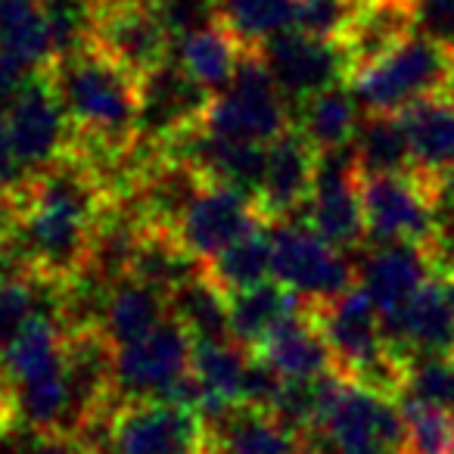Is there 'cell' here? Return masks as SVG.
<instances>
[{
    "label": "cell",
    "mask_w": 454,
    "mask_h": 454,
    "mask_svg": "<svg viewBox=\"0 0 454 454\" xmlns=\"http://www.w3.org/2000/svg\"><path fill=\"white\" fill-rule=\"evenodd\" d=\"M109 200L94 168L66 153L16 196V224L0 243L26 274L63 286L88 265L97 221Z\"/></svg>",
    "instance_id": "cell-1"
},
{
    "label": "cell",
    "mask_w": 454,
    "mask_h": 454,
    "mask_svg": "<svg viewBox=\"0 0 454 454\" xmlns=\"http://www.w3.org/2000/svg\"><path fill=\"white\" fill-rule=\"evenodd\" d=\"M51 82L72 121V150L88 165L125 153L137 140L140 78L103 57L97 47H82L53 63Z\"/></svg>",
    "instance_id": "cell-2"
},
{
    "label": "cell",
    "mask_w": 454,
    "mask_h": 454,
    "mask_svg": "<svg viewBox=\"0 0 454 454\" xmlns=\"http://www.w3.org/2000/svg\"><path fill=\"white\" fill-rule=\"evenodd\" d=\"M10 420L32 433H63L69 427L66 327L57 315L38 311L20 340L0 358Z\"/></svg>",
    "instance_id": "cell-3"
},
{
    "label": "cell",
    "mask_w": 454,
    "mask_h": 454,
    "mask_svg": "<svg viewBox=\"0 0 454 454\" xmlns=\"http://www.w3.org/2000/svg\"><path fill=\"white\" fill-rule=\"evenodd\" d=\"M75 439L94 454H202L208 448V427L190 404L150 398L113 402Z\"/></svg>",
    "instance_id": "cell-4"
},
{
    "label": "cell",
    "mask_w": 454,
    "mask_h": 454,
    "mask_svg": "<svg viewBox=\"0 0 454 454\" xmlns=\"http://www.w3.org/2000/svg\"><path fill=\"white\" fill-rule=\"evenodd\" d=\"M454 72V51L442 41L414 32L383 59L348 78L364 113H402L427 97L448 94Z\"/></svg>",
    "instance_id": "cell-5"
},
{
    "label": "cell",
    "mask_w": 454,
    "mask_h": 454,
    "mask_svg": "<svg viewBox=\"0 0 454 454\" xmlns=\"http://www.w3.org/2000/svg\"><path fill=\"white\" fill-rule=\"evenodd\" d=\"M193 336L181 321L168 317L140 340L115 348L113 389L115 402H181L196 408V383L190 377L193 364Z\"/></svg>",
    "instance_id": "cell-6"
},
{
    "label": "cell",
    "mask_w": 454,
    "mask_h": 454,
    "mask_svg": "<svg viewBox=\"0 0 454 454\" xmlns=\"http://www.w3.org/2000/svg\"><path fill=\"white\" fill-rule=\"evenodd\" d=\"M290 125L293 106L280 94L278 82L271 78L268 66L262 63L259 51L247 53L234 82L212 97L206 119H202V131H208L212 137L262 146L280 137Z\"/></svg>",
    "instance_id": "cell-7"
},
{
    "label": "cell",
    "mask_w": 454,
    "mask_h": 454,
    "mask_svg": "<svg viewBox=\"0 0 454 454\" xmlns=\"http://www.w3.org/2000/svg\"><path fill=\"white\" fill-rule=\"evenodd\" d=\"M274 280L296 293L309 309L327 305L355 286V265L342 249L315 234L305 221L271 224Z\"/></svg>",
    "instance_id": "cell-8"
},
{
    "label": "cell",
    "mask_w": 454,
    "mask_h": 454,
    "mask_svg": "<svg viewBox=\"0 0 454 454\" xmlns=\"http://www.w3.org/2000/svg\"><path fill=\"white\" fill-rule=\"evenodd\" d=\"M90 47L144 82L171 59L175 35L150 0H94Z\"/></svg>",
    "instance_id": "cell-9"
},
{
    "label": "cell",
    "mask_w": 454,
    "mask_h": 454,
    "mask_svg": "<svg viewBox=\"0 0 454 454\" xmlns=\"http://www.w3.org/2000/svg\"><path fill=\"white\" fill-rule=\"evenodd\" d=\"M448 177V175H445ZM445 177L420 171L402 175H361L367 240L371 243H423L433 231L435 196Z\"/></svg>",
    "instance_id": "cell-10"
},
{
    "label": "cell",
    "mask_w": 454,
    "mask_h": 454,
    "mask_svg": "<svg viewBox=\"0 0 454 454\" xmlns=\"http://www.w3.org/2000/svg\"><path fill=\"white\" fill-rule=\"evenodd\" d=\"M7 131L16 159L32 181L72 150V121L53 88L51 72L35 75L7 103Z\"/></svg>",
    "instance_id": "cell-11"
},
{
    "label": "cell",
    "mask_w": 454,
    "mask_h": 454,
    "mask_svg": "<svg viewBox=\"0 0 454 454\" xmlns=\"http://www.w3.org/2000/svg\"><path fill=\"white\" fill-rule=\"evenodd\" d=\"M302 221L336 249L348 253L367 240L361 175L355 168L352 146L317 156V175L305 202Z\"/></svg>",
    "instance_id": "cell-12"
},
{
    "label": "cell",
    "mask_w": 454,
    "mask_h": 454,
    "mask_svg": "<svg viewBox=\"0 0 454 454\" xmlns=\"http://www.w3.org/2000/svg\"><path fill=\"white\" fill-rule=\"evenodd\" d=\"M259 224H265V215L259 212V202L253 193L231 187V184L206 181L177 218L175 234L184 243V249L206 265L221 249L237 243Z\"/></svg>",
    "instance_id": "cell-13"
},
{
    "label": "cell",
    "mask_w": 454,
    "mask_h": 454,
    "mask_svg": "<svg viewBox=\"0 0 454 454\" xmlns=\"http://www.w3.org/2000/svg\"><path fill=\"white\" fill-rule=\"evenodd\" d=\"M259 57L278 82L280 94L290 100V106L309 100L311 94L330 88V84L348 82L352 75V63L340 41L311 38L296 28L265 41L259 47Z\"/></svg>",
    "instance_id": "cell-14"
},
{
    "label": "cell",
    "mask_w": 454,
    "mask_h": 454,
    "mask_svg": "<svg viewBox=\"0 0 454 454\" xmlns=\"http://www.w3.org/2000/svg\"><path fill=\"white\" fill-rule=\"evenodd\" d=\"M317 156L321 153L296 125H290L280 137L268 144L265 175H262L259 193H255V202H259V212L265 215V221H271V224L302 221L305 202H309L311 187H315Z\"/></svg>",
    "instance_id": "cell-15"
},
{
    "label": "cell",
    "mask_w": 454,
    "mask_h": 454,
    "mask_svg": "<svg viewBox=\"0 0 454 454\" xmlns=\"http://www.w3.org/2000/svg\"><path fill=\"white\" fill-rule=\"evenodd\" d=\"M215 94L193 82L175 59L159 66L140 82V125L137 137L162 146L175 134L200 128Z\"/></svg>",
    "instance_id": "cell-16"
},
{
    "label": "cell",
    "mask_w": 454,
    "mask_h": 454,
    "mask_svg": "<svg viewBox=\"0 0 454 454\" xmlns=\"http://www.w3.org/2000/svg\"><path fill=\"white\" fill-rule=\"evenodd\" d=\"M427 253L420 243H373L355 262V284L367 293L380 315L402 309L423 284H429Z\"/></svg>",
    "instance_id": "cell-17"
},
{
    "label": "cell",
    "mask_w": 454,
    "mask_h": 454,
    "mask_svg": "<svg viewBox=\"0 0 454 454\" xmlns=\"http://www.w3.org/2000/svg\"><path fill=\"white\" fill-rule=\"evenodd\" d=\"M383 327L389 346L404 361L420 355H454V317L439 280L423 284L402 309L383 315Z\"/></svg>",
    "instance_id": "cell-18"
},
{
    "label": "cell",
    "mask_w": 454,
    "mask_h": 454,
    "mask_svg": "<svg viewBox=\"0 0 454 454\" xmlns=\"http://www.w3.org/2000/svg\"><path fill=\"white\" fill-rule=\"evenodd\" d=\"M253 364L255 355L234 340L196 342L190 377L196 383V411L202 414V420H212L221 411L247 404Z\"/></svg>",
    "instance_id": "cell-19"
},
{
    "label": "cell",
    "mask_w": 454,
    "mask_h": 454,
    "mask_svg": "<svg viewBox=\"0 0 454 454\" xmlns=\"http://www.w3.org/2000/svg\"><path fill=\"white\" fill-rule=\"evenodd\" d=\"M417 32L414 0H361L340 44L352 63V75L383 59ZM348 75V78H352Z\"/></svg>",
    "instance_id": "cell-20"
},
{
    "label": "cell",
    "mask_w": 454,
    "mask_h": 454,
    "mask_svg": "<svg viewBox=\"0 0 454 454\" xmlns=\"http://www.w3.org/2000/svg\"><path fill=\"white\" fill-rule=\"evenodd\" d=\"M255 358L278 373L284 383H309V380L330 377L336 371V358L317 327L311 309L299 311L293 321H286L265 346L255 352Z\"/></svg>",
    "instance_id": "cell-21"
},
{
    "label": "cell",
    "mask_w": 454,
    "mask_h": 454,
    "mask_svg": "<svg viewBox=\"0 0 454 454\" xmlns=\"http://www.w3.org/2000/svg\"><path fill=\"white\" fill-rule=\"evenodd\" d=\"M208 448L221 454H305V442L265 408L240 404L206 420Z\"/></svg>",
    "instance_id": "cell-22"
},
{
    "label": "cell",
    "mask_w": 454,
    "mask_h": 454,
    "mask_svg": "<svg viewBox=\"0 0 454 454\" xmlns=\"http://www.w3.org/2000/svg\"><path fill=\"white\" fill-rule=\"evenodd\" d=\"M247 53H253V51H247L231 28H224L215 20L200 28H190V32L177 35L171 59H175L200 88H206L208 94H221L227 84L234 82L237 69H240V63L247 59Z\"/></svg>",
    "instance_id": "cell-23"
},
{
    "label": "cell",
    "mask_w": 454,
    "mask_h": 454,
    "mask_svg": "<svg viewBox=\"0 0 454 454\" xmlns=\"http://www.w3.org/2000/svg\"><path fill=\"white\" fill-rule=\"evenodd\" d=\"M309 305L278 280H265L253 290L234 293V296H227L231 340L255 355L286 321H293Z\"/></svg>",
    "instance_id": "cell-24"
},
{
    "label": "cell",
    "mask_w": 454,
    "mask_h": 454,
    "mask_svg": "<svg viewBox=\"0 0 454 454\" xmlns=\"http://www.w3.org/2000/svg\"><path fill=\"white\" fill-rule=\"evenodd\" d=\"M411 146L414 171L445 177L454 168V100L448 94L427 97L398 113Z\"/></svg>",
    "instance_id": "cell-25"
},
{
    "label": "cell",
    "mask_w": 454,
    "mask_h": 454,
    "mask_svg": "<svg viewBox=\"0 0 454 454\" xmlns=\"http://www.w3.org/2000/svg\"><path fill=\"white\" fill-rule=\"evenodd\" d=\"M361 119H364V109H361L355 90L348 88V82L330 84L293 106V125L315 144L317 153L352 146Z\"/></svg>",
    "instance_id": "cell-26"
},
{
    "label": "cell",
    "mask_w": 454,
    "mask_h": 454,
    "mask_svg": "<svg viewBox=\"0 0 454 454\" xmlns=\"http://www.w3.org/2000/svg\"><path fill=\"white\" fill-rule=\"evenodd\" d=\"M0 57L26 72H51L57 44L41 0H0Z\"/></svg>",
    "instance_id": "cell-27"
},
{
    "label": "cell",
    "mask_w": 454,
    "mask_h": 454,
    "mask_svg": "<svg viewBox=\"0 0 454 454\" xmlns=\"http://www.w3.org/2000/svg\"><path fill=\"white\" fill-rule=\"evenodd\" d=\"M168 317H171L168 293H162V290H156V286L125 274V278L115 280L113 290H109L100 330L106 333V340L119 348V346H128V342L140 340V336H146L162 321H168Z\"/></svg>",
    "instance_id": "cell-28"
},
{
    "label": "cell",
    "mask_w": 454,
    "mask_h": 454,
    "mask_svg": "<svg viewBox=\"0 0 454 454\" xmlns=\"http://www.w3.org/2000/svg\"><path fill=\"white\" fill-rule=\"evenodd\" d=\"M206 278L212 280L218 290H224L227 296L253 286L274 280V247H271V221L253 227L249 234H243L237 243H231L227 249H221L215 259H208L202 265Z\"/></svg>",
    "instance_id": "cell-29"
},
{
    "label": "cell",
    "mask_w": 454,
    "mask_h": 454,
    "mask_svg": "<svg viewBox=\"0 0 454 454\" xmlns=\"http://www.w3.org/2000/svg\"><path fill=\"white\" fill-rule=\"evenodd\" d=\"M352 159L358 175H402L414 168L411 146L398 113H364L352 140Z\"/></svg>",
    "instance_id": "cell-30"
},
{
    "label": "cell",
    "mask_w": 454,
    "mask_h": 454,
    "mask_svg": "<svg viewBox=\"0 0 454 454\" xmlns=\"http://www.w3.org/2000/svg\"><path fill=\"white\" fill-rule=\"evenodd\" d=\"M171 317L187 327L193 342L231 340V315H227V293L218 290L206 271L190 278L168 296Z\"/></svg>",
    "instance_id": "cell-31"
},
{
    "label": "cell",
    "mask_w": 454,
    "mask_h": 454,
    "mask_svg": "<svg viewBox=\"0 0 454 454\" xmlns=\"http://www.w3.org/2000/svg\"><path fill=\"white\" fill-rule=\"evenodd\" d=\"M296 0H215V20L240 38L247 51L293 28Z\"/></svg>",
    "instance_id": "cell-32"
},
{
    "label": "cell",
    "mask_w": 454,
    "mask_h": 454,
    "mask_svg": "<svg viewBox=\"0 0 454 454\" xmlns=\"http://www.w3.org/2000/svg\"><path fill=\"white\" fill-rule=\"evenodd\" d=\"M402 411V454H454V414L414 395H398Z\"/></svg>",
    "instance_id": "cell-33"
},
{
    "label": "cell",
    "mask_w": 454,
    "mask_h": 454,
    "mask_svg": "<svg viewBox=\"0 0 454 454\" xmlns=\"http://www.w3.org/2000/svg\"><path fill=\"white\" fill-rule=\"evenodd\" d=\"M51 284L32 274H0V358L20 340L26 324L41 311V293Z\"/></svg>",
    "instance_id": "cell-34"
},
{
    "label": "cell",
    "mask_w": 454,
    "mask_h": 454,
    "mask_svg": "<svg viewBox=\"0 0 454 454\" xmlns=\"http://www.w3.org/2000/svg\"><path fill=\"white\" fill-rule=\"evenodd\" d=\"M402 395L439 404L454 414V355H420L408 358Z\"/></svg>",
    "instance_id": "cell-35"
},
{
    "label": "cell",
    "mask_w": 454,
    "mask_h": 454,
    "mask_svg": "<svg viewBox=\"0 0 454 454\" xmlns=\"http://www.w3.org/2000/svg\"><path fill=\"white\" fill-rule=\"evenodd\" d=\"M57 44V59L90 44L94 0H41Z\"/></svg>",
    "instance_id": "cell-36"
},
{
    "label": "cell",
    "mask_w": 454,
    "mask_h": 454,
    "mask_svg": "<svg viewBox=\"0 0 454 454\" xmlns=\"http://www.w3.org/2000/svg\"><path fill=\"white\" fill-rule=\"evenodd\" d=\"M352 0H296L293 10V28L305 32L311 38H333L340 41L346 26L355 16Z\"/></svg>",
    "instance_id": "cell-37"
},
{
    "label": "cell",
    "mask_w": 454,
    "mask_h": 454,
    "mask_svg": "<svg viewBox=\"0 0 454 454\" xmlns=\"http://www.w3.org/2000/svg\"><path fill=\"white\" fill-rule=\"evenodd\" d=\"M171 28V35H184L190 28H200L206 22H215V0H150Z\"/></svg>",
    "instance_id": "cell-38"
},
{
    "label": "cell",
    "mask_w": 454,
    "mask_h": 454,
    "mask_svg": "<svg viewBox=\"0 0 454 454\" xmlns=\"http://www.w3.org/2000/svg\"><path fill=\"white\" fill-rule=\"evenodd\" d=\"M417 32L454 51V0H414Z\"/></svg>",
    "instance_id": "cell-39"
},
{
    "label": "cell",
    "mask_w": 454,
    "mask_h": 454,
    "mask_svg": "<svg viewBox=\"0 0 454 454\" xmlns=\"http://www.w3.org/2000/svg\"><path fill=\"white\" fill-rule=\"evenodd\" d=\"M16 224V200L13 193H7V190L0 187V240L13 231Z\"/></svg>",
    "instance_id": "cell-40"
},
{
    "label": "cell",
    "mask_w": 454,
    "mask_h": 454,
    "mask_svg": "<svg viewBox=\"0 0 454 454\" xmlns=\"http://www.w3.org/2000/svg\"><path fill=\"white\" fill-rule=\"evenodd\" d=\"M442 284V293H445V302H448V311L454 317V278H439Z\"/></svg>",
    "instance_id": "cell-41"
},
{
    "label": "cell",
    "mask_w": 454,
    "mask_h": 454,
    "mask_svg": "<svg viewBox=\"0 0 454 454\" xmlns=\"http://www.w3.org/2000/svg\"><path fill=\"white\" fill-rule=\"evenodd\" d=\"M448 97L454 100V72H451V82H448Z\"/></svg>",
    "instance_id": "cell-42"
},
{
    "label": "cell",
    "mask_w": 454,
    "mask_h": 454,
    "mask_svg": "<svg viewBox=\"0 0 454 454\" xmlns=\"http://www.w3.org/2000/svg\"><path fill=\"white\" fill-rule=\"evenodd\" d=\"M448 177H451V184H454V168H451V171H448Z\"/></svg>",
    "instance_id": "cell-43"
},
{
    "label": "cell",
    "mask_w": 454,
    "mask_h": 454,
    "mask_svg": "<svg viewBox=\"0 0 454 454\" xmlns=\"http://www.w3.org/2000/svg\"><path fill=\"white\" fill-rule=\"evenodd\" d=\"M352 4H361V0H352Z\"/></svg>",
    "instance_id": "cell-44"
}]
</instances>
